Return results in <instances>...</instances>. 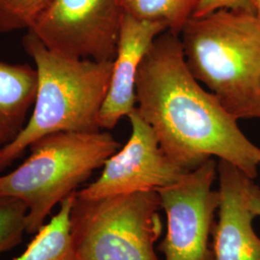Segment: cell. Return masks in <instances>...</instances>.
<instances>
[{"mask_svg":"<svg viewBox=\"0 0 260 260\" xmlns=\"http://www.w3.org/2000/svg\"><path fill=\"white\" fill-rule=\"evenodd\" d=\"M220 205L212 234L214 260H260V237L252 222L260 187L241 170L218 160Z\"/></svg>","mask_w":260,"mask_h":260,"instance_id":"9","label":"cell"},{"mask_svg":"<svg viewBox=\"0 0 260 260\" xmlns=\"http://www.w3.org/2000/svg\"><path fill=\"white\" fill-rule=\"evenodd\" d=\"M199 0H121L125 14L163 22L168 31L179 36L192 19Z\"/></svg>","mask_w":260,"mask_h":260,"instance_id":"13","label":"cell"},{"mask_svg":"<svg viewBox=\"0 0 260 260\" xmlns=\"http://www.w3.org/2000/svg\"><path fill=\"white\" fill-rule=\"evenodd\" d=\"M220 10H232L256 15L253 0H199L192 18L204 17Z\"/></svg>","mask_w":260,"mask_h":260,"instance_id":"16","label":"cell"},{"mask_svg":"<svg viewBox=\"0 0 260 260\" xmlns=\"http://www.w3.org/2000/svg\"><path fill=\"white\" fill-rule=\"evenodd\" d=\"M123 15L121 0H51L27 32L58 54L113 61Z\"/></svg>","mask_w":260,"mask_h":260,"instance_id":"7","label":"cell"},{"mask_svg":"<svg viewBox=\"0 0 260 260\" xmlns=\"http://www.w3.org/2000/svg\"><path fill=\"white\" fill-rule=\"evenodd\" d=\"M156 191L88 201L75 197L71 232L75 260H160Z\"/></svg>","mask_w":260,"mask_h":260,"instance_id":"5","label":"cell"},{"mask_svg":"<svg viewBox=\"0 0 260 260\" xmlns=\"http://www.w3.org/2000/svg\"><path fill=\"white\" fill-rule=\"evenodd\" d=\"M196 79L235 119L260 118V20L220 10L192 18L180 35Z\"/></svg>","mask_w":260,"mask_h":260,"instance_id":"2","label":"cell"},{"mask_svg":"<svg viewBox=\"0 0 260 260\" xmlns=\"http://www.w3.org/2000/svg\"><path fill=\"white\" fill-rule=\"evenodd\" d=\"M76 192L66 198L58 212L39 229L25 251L12 260H75L71 214Z\"/></svg>","mask_w":260,"mask_h":260,"instance_id":"12","label":"cell"},{"mask_svg":"<svg viewBox=\"0 0 260 260\" xmlns=\"http://www.w3.org/2000/svg\"><path fill=\"white\" fill-rule=\"evenodd\" d=\"M51 0H0V34L30 30Z\"/></svg>","mask_w":260,"mask_h":260,"instance_id":"15","label":"cell"},{"mask_svg":"<svg viewBox=\"0 0 260 260\" xmlns=\"http://www.w3.org/2000/svg\"><path fill=\"white\" fill-rule=\"evenodd\" d=\"M254 8H255V14L260 20V0H253Z\"/></svg>","mask_w":260,"mask_h":260,"instance_id":"17","label":"cell"},{"mask_svg":"<svg viewBox=\"0 0 260 260\" xmlns=\"http://www.w3.org/2000/svg\"><path fill=\"white\" fill-rule=\"evenodd\" d=\"M167 26L160 21L123 15L107 93L100 111L101 130L113 129L136 108V83L142 62Z\"/></svg>","mask_w":260,"mask_h":260,"instance_id":"10","label":"cell"},{"mask_svg":"<svg viewBox=\"0 0 260 260\" xmlns=\"http://www.w3.org/2000/svg\"><path fill=\"white\" fill-rule=\"evenodd\" d=\"M27 211L22 201L0 195V254L22 241L27 228Z\"/></svg>","mask_w":260,"mask_h":260,"instance_id":"14","label":"cell"},{"mask_svg":"<svg viewBox=\"0 0 260 260\" xmlns=\"http://www.w3.org/2000/svg\"><path fill=\"white\" fill-rule=\"evenodd\" d=\"M37 86L35 68L0 62V148L15 140L25 126Z\"/></svg>","mask_w":260,"mask_h":260,"instance_id":"11","label":"cell"},{"mask_svg":"<svg viewBox=\"0 0 260 260\" xmlns=\"http://www.w3.org/2000/svg\"><path fill=\"white\" fill-rule=\"evenodd\" d=\"M136 101V110L178 167L192 171L214 158L257 177L260 148L192 75L179 36L166 31L154 41L140 67Z\"/></svg>","mask_w":260,"mask_h":260,"instance_id":"1","label":"cell"},{"mask_svg":"<svg viewBox=\"0 0 260 260\" xmlns=\"http://www.w3.org/2000/svg\"><path fill=\"white\" fill-rule=\"evenodd\" d=\"M0 149H1V148H0Z\"/></svg>","mask_w":260,"mask_h":260,"instance_id":"19","label":"cell"},{"mask_svg":"<svg viewBox=\"0 0 260 260\" xmlns=\"http://www.w3.org/2000/svg\"><path fill=\"white\" fill-rule=\"evenodd\" d=\"M217 167L218 160L211 158L156 191L167 218L160 244L164 260H214L210 239L220 205L213 188Z\"/></svg>","mask_w":260,"mask_h":260,"instance_id":"6","label":"cell"},{"mask_svg":"<svg viewBox=\"0 0 260 260\" xmlns=\"http://www.w3.org/2000/svg\"><path fill=\"white\" fill-rule=\"evenodd\" d=\"M107 131L57 132L35 141L23 163L0 176V195L27 206L26 233H37L56 205L103 167L120 149Z\"/></svg>","mask_w":260,"mask_h":260,"instance_id":"4","label":"cell"},{"mask_svg":"<svg viewBox=\"0 0 260 260\" xmlns=\"http://www.w3.org/2000/svg\"><path fill=\"white\" fill-rule=\"evenodd\" d=\"M127 118L131 133L126 144L106 160L100 177L76 192L79 199L94 201L157 191L185 173L168 157L154 131L136 108Z\"/></svg>","mask_w":260,"mask_h":260,"instance_id":"8","label":"cell"},{"mask_svg":"<svg viewBox=\"0 0 260 260\" xmlns=\"http://www.w3.org/2000/svg\"><path fill=\"white\" fill-rule=\"evenodd\" d=\"M255 210H256V213L258 215V217H260V196L255 204Z\"/></svg>","mask_w":260,"mask_h":260,"instance_id":"18","label":"cell"},{"mask_svg":"<svg viewBox=\"0 0 260 260\" xmlns=\"http://www.w3.org/2000/svg\"><path fill=\"white\" fill-rule=\"evenodd\" d=\"M22 45L36 66L37 93L23 129L0 149V171L46 135L101 130L100 111L111 76L113 61L100 62L58 54L30 32L23 37Z\"/></svg>","mask_w":260,"mask_h":260,"instance_id":"3","label":"cell"}]
</instances>
